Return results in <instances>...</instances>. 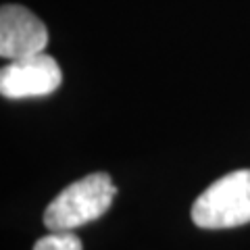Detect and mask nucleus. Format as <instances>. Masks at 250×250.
Listing matches in <instances>:
<instances>
[{
    "instance_id": "4",
    "label": "nucleus",
    "mask_w": 250,
    "mask_h": 250,
    "mask_svg": "<svg viewBox=\"0 0 250 250\" xmlns=\"http://www.w3.org/2000/svg\"><path fill=\"white\" fill-rule=\"evenodd\" d=\"M48 44L46 25L25 6L4 4L0 9V57L17 61L44 52Z\"/></svg>"
},
{
    "instance_id": "1",
    "label": "nucleus",
    "mask_w": 250,
    "mask_h": 250,
    "mask_svg": "<svg viewBox=\"0 0 250 250\" xmlns=\"http://www.w3.org/2000/svg\"><path fill=\"white\" fill-rule=\"evenodd\" d=\"M117 188L108 173H90L69 184L44 210V225L50 231H73L96 221L113 205Z\"/></svg>"
},
{
    "instance_id": "5",
    "label": "nucleus",
    "mask_w": 250,
    "mask_h": 250,
    "mask_svg": "<svg viewBox=\"0 0 250 250\" xmlns=\"http://www.w3.org/2000/svg\"><path fill=\"white\" fill-rule=\"evenodd\" d=\"M34 250H82V240L71 231H50L36 242Z\"/></svg>"
},
{
    "instance_id": "3",
    "label": "nucleus",
    "mask_w": 250,
    "mask_h": 250,
    "mask_svg": "<svg viewBox=\"0 0 250 250\" xmlns=\"http://www.w3.org/2000/svg\"><path fill=\"white\" fill-rule=\"evenodd\" d=\"M62 82L59 62L48 54H31L9 61L0 71V94L4 98H40L57 92Z\"/></svg>"
},
{
    "instance_id": "2",
    "label": "nucleus",
    "mask_w": 250,
    "mask_h": 250,
    "mask_svg": "<svg viewBox=\"0 0 250 250\" xmlns=\"http://www.w3.org/2000/svg\"><path fill=\"white\" fill-rule=\"evenodd\" d=\"M192 221L202 229L250 223V169L231 171L210 184L192 205Z\"/></svg>"
}]
</instances>
